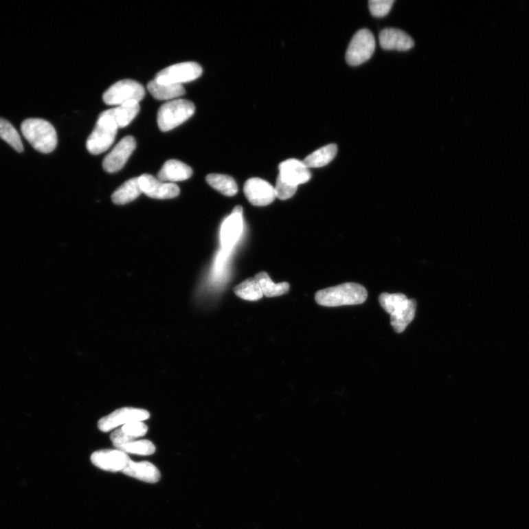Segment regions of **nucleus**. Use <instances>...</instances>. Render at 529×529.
Here are the masks:
<instances>
[{"label":"nucleus","mask_w":529,"mask_h":529,"mask_svg":"<svg viewBox=\"0 0 529 529\" xmlns=\"http://www.w3.org/2000/svg\"><path fill=\"white\" fill-rule=\"evenodd\" d=\"M368 298L367 290L361 284L349 282L328 288L315 294V301L324 306H340L364 303Z\"/></svg>","instance_id":"1"},{"label":"nucleus","mask_w":529,"mask_h":529,"mask_svg":"<svg viewBox=\"0 0 529 529\" xmlns=\"http://www.w3.org/2000/svg\"><path fill=\"white\" fill-rule=\"evenodd\" d=\"M25 139L41 153L54 150L58 144L56 131L49 122L41 119H28L21 125Z\"/></svg>","instance_id":"2"},{"label":"nucleus","mask_w":529,"mask_h":529,"mask_svg":"<svg viewBox=\"0 0 529 529\" xmlns=\"http://www.w3.org/2000/svg\"><path fill=\"white\" fill-rule=\"evenodd\" d=\"M119 126L109 111L102 112L87 142L88 151L100 155L107 151L113 144Z\"/></svg>","instance_id":"3"},{"label":"nucleus","mask_w":529,"mask_h":529,"mask_svg":"<svg viewBox=\"0 0 529 529\" xmlns=\"http://www.w3.org/2000/svg\"><path fill=\"white\" fill-rule=\"evenodd\" d=\"M195 113V105L186 100H175L163 104L157 113V124L168 132L188 120Z\"/></svg>","instance_id":"4"},{"label":"nucleus","mask_w":529,"mask_h":529,"mask_svg":"<svg viewBox=\"0 0 529 529\" xmlns=\"http://www.w3.org/2000/svg\"><path fill=\"white\" fill-rule=\"evenodd\" d=\"M376 41L372 32L362 29L357 32L346 51V59L349 65L359 66L374 54Z\"/></svg>","instance_id":"5"},{"label":"nucleus","mask_w":529,"mask_h":529,"mask_svg":"<svg viewBox=\"0 0 529 529\" xmlns=\"http://www.w3.org/2000/svg\"><path fill=\"white\" fill-rule=\"evenodd\" d=\"M145 96L142 85L132 80L115 82L103 94V101L109 105H122L126 102H140Z\"/></svg>","instance_id":"6"},{"label":"nucleus","mask_w":529,"mask_h":529,"mask_svg":"<svg viewBox=\"0 0 529 529\" xmlns=\"http://www.w3.org/2000/svg\"><path fill=\"white\" fill-rule=\"evenodd\" d=\"M202 74L203 68L199 63L184 62L159 71L155 80L162 84L183 85L198 79Z\"/></svg>","instance_id":"7"},{"label":"nucleus","mask_w":529,"mask_h":529,"mask_svg":"<svg viewBox=\"0 0 529 529\" xmlns=\"http://www.w3.org/2000/svg\"><path fill=\"white\" fill-rule=\"evenodd\" d=\"M150 417V412L146 409L123 407L101 418L98 422V427L102 431L108 432L130 423L146 420Z\"/></svg>","instance_id":"8"},{"label":"nucleus","mask_w":529,"mask_h":529,"mask_svg":"<svg viewBox=\"0 0 529 529\" xmlns=\"http://www.w3.org/2000/svg\"><path fill=\"white\" fill-rule=\"evenodd\" d=\"M136 148V142L133 136H126L113 150L104 157L102 166L105 172L115 173L121 170Z\"/></svg>","instance_id":"9"},{"label":"nucleus","mask_w":529,"mask_h":529,"mask_svg":"<svg viewBox=\"0 0 529 529\" xmlns=\"http://www.w3.org/2000/svg\"><path fill=\"white\" fill-rule=\"evenodd\" d=\"M243 192L249 202L255 206H267L276 199L275 188L260 178H251L245 183Z\"/></svg>","instance_id":"10"},{"label":"nucleus","mask_w":529,"mask_h":529,"mask_svg":"<svg viewBox=\"0 0 529 529\" xmlns=\"http://www.w3.org/2000/svg\"><path fill=\"white\" fill-rule=\"evenodd\" d=\"M139 185L143 194L157 199H173L179 196L181 190L174 183H164L150 175L139 177Z\"/></svg>","instance_id":"11"},{"label":"nucleus","mask_w":529,"mask_h":529,"mask_svg":"<svg viewBox=\"0 0 529 529\" xmlns=\"http://www.w3.org/2000/svg\"><path fill=\"white\" fill-rule=\"evenodd\" d=\"M130 460L128 455L120 450H100L93 452L91 457L95 466L110 472H122Z\"/></svg>","instance_id":"12"},{"label":"nucleus","mask_w":529,"mask_h":529,"mask_svg":"<svg viewBox=\"0 0 529 529\" xmlns=\"http://www.w3.org/2000/svg\"><path fill=\"white\" fill-rule=\"evenodd\" d=\"M280 175L282 181L293 186L308 183L311 179V173L303 161L297 159H289L279 166Z\"/></svg>","instance_id":"13"},{"label":"nucleus","mask_w":529,"mask_h":529,"mask_svg":"<svg viewBox=\"0 0 529 529\" xmlns=\"http://www.w3.org/2000/svg\"><path fill=\"white\" fill-rule=\"evenodd\" d=\"M381 47L386 50L407 51L414 47V41L405 32L385 28L379 34Z\"/></svg>","instance_id":"14"},{"label":"nucleus","mask_w":529,"mask_h":529,"mask_svg":"<svg viewBox=\"0 0 529 529\" xmlns=\"http://www.w3.org/2000/svg\"><path fill=\"white\" fill-rule=\"evenodd\" d=\"M193 175L192 168L177 160H169L158 172L157 179L164 183H172L186 181Z\"/></svg>","instance_id":"15"},{"label":"nucleus","mask_w":529,"mask_h":529,"mask_svg":"<svg viewBox=\"0 0 529 529\" xmlns=\"http://www.w3.org/2000/svg\"><path fill=\"white\" fill-rule=\"evenodd\" d=\"M125 475L148 483H156L161 480V473L149 462H133L131 460L122 471Z\"/></svg>","instance_id":"16"},{"label":"nucleus","mask_w":529,"mask_h":529,"mask_svg":"<svg viewBox=\"0 0 529 529\" xmlns=\"http://www.w3.org/2000/svg\"><path fill=\"white\" fill-rule=\"evenodd\" d=\"M148 427L143 421L128 423L115 430L111 435V439L115 448L126 442L135 440L146 435Z\"/></svg>","instance_id":"17"},{"label":"nucleus","mask_w":529,"mask_h":529,"mask_svg":"<svg viewBox=\"0 0 529 529\" xmlns=\"http://www.w3.org/2000/svg\"><path fill=\"white\" fill-rule=\"evenodd\" d=\"M242 216L231 214L222 225L221 238L222 245L229 249L235 245L242 231Z\"/></svg>","instance_id":"18"},{"label":"nucleus","mask_w":529,"mask_h":529,"mask_svg":"<svg viewBox=\"0 0 529 529\" xmlns=\"http://www.w3.org/2000/svg\"><path fill=\"white\" fill-rule=\"evenodd\" d=\"M148 91L157 100H172L183 96L185 90L183 85L162 84L155 80L147 86Z\"/></svg>","instance_id":"19"},{"label":"nucleus","mask_w":529,"mask_h":529,"mask_svg":"<svg viewBox=\"0 0 529 529\" xmlns=\"http://www.w3.org/2000/svg\"><path fill=\"white\" fill-rule=\"evenodd\" d=\"M142 193L137 177L132 178L120 186L112 195V200L115 205L128 204L135 200Z\"/></svg>","instance_id":"20"},{"label":"nucleus","mask_w":529,"mask_h":529,"mask_svg":"<svg viewBox=\"0 0 529 529\" xmlns=\"http://www.w3.org/2000/svg\"><path fill=\"white\" fill-rule=\"evenodd\" d=\"M108 111L119 128H124L128 126L139 113L140 104L139 102L131 101Z\"/></svg>","instance_id":"21"},{"label":"nucleus","mask_w":529,"mask_h":529,"mask_svg":"<svg viewBox=\"0 0 529 529\" xmlns=\"http://www.w3.org/2000/svg\"><path fill=\"white\" fill-rule=\"evenodd\" d=\"M417 308L415 300H409L403 308L391 315L390 324L397 333H403L407 326L414 319Z\"/></svg>","instance_id":"22"},{"label":"nucleus","mask_w":529,"mask_h":529,"mask_svg":"<svg viewBox=\"0 0 529 529\" xmlns=\"http://www.w3.org/2000/svg\"><path fill=\"white\" fill-rule=\"evenodd\" d=\"M337 146L335 144L326 145L306 157L303 163L310 168H321L329 164L335 157Z\"/></svg>","instance_id":"23"},{"label":"nucleus","mask_w":529,"mask_h":529,"mask_svg":"<svg viewBox=\"0 0 529 529\" xmlns=\"http://www.w3.org/2000/svg\"><path fill=\"white\" fill-rule=\"evenodd\" d=\"M206 181L211 187L225 196H234L238 193V185L230 176L211 174L207 176Z\"/></svg>","instance_id":"24"},{"label":"nucleus","mask_w":529,"mask_h":529,"mask_svg":"<svg viewBox=\"0 0 529 529\" xmlns=\"http://www.w3.org/2000/svg\"><path fill=\"white\" fill-rule=\"evenodd\" d=\"M260 284L263 295L267 297H275L286 293L290 289L288 282L275 284L266 272H260L256 276Z\"/></svg>","instance_id":"25"},{"label":"nucleus","mask_w":529,"mask_h":529,"mask_svg":"<svg viewBox=\"0 0 529 529\" xmlns=\"http://www.w3.org/2000/svg\"><path fill=\"white\" fill-rule=\"evenodd\" d=\"M235 293L240 298L255 302L262 299L263 294L260 284L256 278L243 281L234 289Z\"/></svg>","instance_id":"26"},{"label":"nucleus","mask_w":529,"mask_h":529,"mask_svg":"<svg viewBox=\"0 0 529 529\" xmlns=\"http://www.w3.org/2000/svg\"><path fill=\"white\" fill-rule=\"evenodd\" d=\"M408 300L403 293H383L379 295V298L381 306L390 316L403 308Z\"/></svg>","instance_id":"27"},{"label":"nucleus","mask_w":529,"mask_h":529,"mask_svg":"<svg viewBox=\"0 0 529 529\" xmlns=\"http://www.w3.org/2000/svg\"><path fill=\"white\" fill-rule=\"evenodd\" d=\"M0 137L12 146L16 152L24 151V146L19 133L12 124L2 118H0Z\"/></svg>","instance_id":"28"},{"label":"nucleus","mask_w":529,"mask_h":529,"mask_svg":"<svg viewBox=\"0 0 529 529\" xmlns=\"http://www.w3.org/2000/svg\"><path fill=\"white\" fill-rule=\"evenodd\" d=\"M126 453L142 455V456H149L155 452L156 448L154 444L146 440H133L122 444L118 448H116Z\"/></svg>","instance_id":"29"},{"label":"nucleus","mask_w":529,"mask_h":529,"mask_svg":"<svg viewBox=\"0 0 529 529\" xmlns=\"http://www.w3.org/2000/svg\"><path fill=\"white\" fill-rule=\"evenodd\" d=\"M394 0H370L369 8L370 13L376 17L385 16L392 8Z\"/></svg>","instance_id":"30"},{"label":"nucleus","mask_w":529,"mask_h":529,"mask_svg":"<svg viewBox=\"0 0 529 529\" xmlns=\"http://www.w3.org/2000/svg\"><path fill=\"white\" fill-rule=\"evenodd\" d=\"M275 188V192L278 198L282 200L289 199L294 196L297 190V186L289 185L282 181L278 176L277 179V185Z\"/></svg>","instance_id":"31"},{"label":"nucleus","mask_w":529,"mask_h":529,"mask_svg":"<svg viewBox=\"0 0 529 529\" xmlns=\"http://www.w3.org/2000/svg\"><path fill=\"white\" fill-rule=\"evenodd\" d=\"M232 214H239V215L242 216V214H243V208H242V207L240 206V205L236 206L234 209V210H232Z\"/></svg>","instance_id":"32"}]
</instances>
